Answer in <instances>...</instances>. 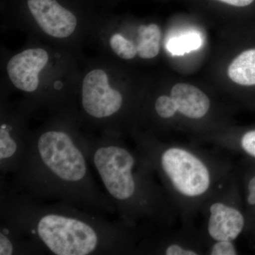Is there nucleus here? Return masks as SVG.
Listing matches in <instances>:
<instances>
[{"label": "nucleus", "mask_w": 255, "mask_h": 255, "mask_svg": "<svg viewBox=\"0 0 255 255\" xmlns=\"http://www.w3.org/2000/svg\"><path fill=\"white\" fill-rule=\"evenodd\" d=\"M0 220L28 238L39 255H115L132 251L123 221L65 203H47L1 185Z\"/></svg>", "instance_id": "1"}, {"label": "nucleus", "mask_w": 255, "mask_h": 255, "mask_svg": "<svg viewBox=\"0 0 255 255\" xmlns=\"http://www.w3.org/2000/svg\"><path fill=\"white\" fill-rule=\"evenodd\" d=\"M88 137L71 124L53 123L30 133L13 190L102 215L116 213L92 174Z\"/></svg>", "instance_id": "2"}, {"label": "nucleus", "mask_w": 255, "mask_h": 255, "mask_svg": "<svg viewBox=\"0 0 255 255\" xmlns=\"http://www.w3.org/2000/svg\"><path fill=\"white\" fill-rule=\"evenodd\" d=\"M90 162L105 187L119 219L133 227L139 220L157 219L161 196L152 176L150 164L119 140L105 133L88 138Z\"/></svg>", "instance_id": "3"}, {"label": "nucleus", "mask_w": 255, "mask_h": 255, "mask_svg": "<svg viewBox=\"0 0 255 255\" xmlns=\"http://www.w3.org/2000/svg\"><path fill=\"white\" fill-rule=\"evenodd\" d=\"M140 153L167 181L176 192L187 199L206 195L213 177L207 164L192 151L178 146L162 147L159 143L141 140Z\"/></svg>", "instance_id": "4"}, {"label": "nucleus", "mask_w": 255, "mask_h": 255, "mask_svg": "<svg viewBox=\"0 0 255 255\" xmlns=\"http://www.w3.org/2000/svg\"><path fill=\"white\" fill-rule=\"evenodd\" d=\"M123 94L110 85L105 70L97 68L85 75L82 84L81 107L87 118L97 124H110L123 110Z\"/></svg>", "instance_id": "5"}, {"label": "nucleus", "mask_w": 255, "mask_h": 255, "mask_svg": "<svg viewBox=\"0 0 255 255\" xmlns=\"http://www.w3.org/2000/svg\"><path fill=\"white\" fill-rule=\"evenodd\" d=\"M49 61V55L41 48H28L14 55L6 65L10 81L16 89L34 93L40 85V74Z\"/></svg>", "instance_id": "6"}, {"label": "nucleus", "mask_w": 255, "mask_h": 255, "mask_svg": "<svg viewBox=\"0 0 255 255\" xmlns=\"http://www.w3.org/2000/svg\"><path fill=\"white\" fill-rule=\"evenodd\" d=\"M27 6L38 26L48 36L62 39L76 30V16L57 0H27Z\"/></svg>", "instance_id": "7"}, {"label": "nucleus", "mask_w": 255, "mask_h": 255, "mask_svg": "<svg viewBox=\"0 0 255 255\" xmlns=\"http://www.w3.org/2000/svg\"><path fill=\"white\" fill-rule=\"evenodd\" d=\"M29 132L21 124L11 119H1L0 125V171L14 174L22 162Z\"/></svg>", "instance_id": "8"}, {"label": "nucleus", "mask_w": 255, "mask_h": 255, "mask_svg": "<svg viewBox=\"0 0 255 255\" xmlns=\"http://www.w3.org/2000/svg\"><path fill=\"white\" fill-rule=\"evenodd\" d=\"M244 227V216L237 208L219 201L210 206L207 231L214 241H236Z\"/></svg>", "instance_id": "9"}, {"label": "nucleus", "mask_w": 255, "mask_h": 255, "mask_svg": "<svg viewBox=\"0 0 255 255\" xmlns=\"http://www.w3.org/2000/svg\"><path fill=\"white\" fill-rule=\"evenodd\" d=\"M177 113L191 119L204 118L209 112L211 102L206 94L194 85L179 83L171 90Z\"/></svg>", "instance_id": "10"}, {"label": "nucleus", "mask_w": 255, "mask_h": 255, "mask_svg": "<svg viewBox=\"0 0 255 255\" xmlns=\"http://www.w3.org/2000/svg\"><path fill=\"white\" fill-rule=\"evenodd\" d=\"M39 255L28 238L9 225H0V255Z\"/></svg>", "instance_id": "11"}, {"label": "nucleus", "mask_w": 255, "mask_h": 255, "mask_svg": "<svg viewBox=\"0 0 255 255\" xmlns=\"http://www.w3.org/2000/svg\"><path fill=\"white\" fill-rule=\"evenodd\" d=\"M228 76L238 85H255V49L243 52L229 65Z\"/></svg>", "instance_id": "12"}, {"label": "nucleus", "mask_w": 255, "mask_h": 255, "mask_svg": "<svg viewBox=\"0 0 255 255\" xmlns=\"http://www.w3.org/2000/svg\"><path fill=\"white\" fill-rule=\"evenodd\" d=\"M161 30L155 23L141 25L138 28L137 55L143 59H150L159 54L160 50Z\"/></svg>", "instance_id": "13"}, {"label": "nucleus", "mask_w": 255, "mask_h": 255, "mask_svg": "<svg viewBox=\"0 0 255 255\" xmlns=\"http://www.w3.org/2000/svg\"><path fill=\"white\" fill-rule=\"evenodd\" d=\"M202 38L195 32L173 37L168 41L167 50L174 55H183L202 46Z\"/></svg>", "instance_id": "14"}, {"label": "nucleus", "mask_w": 255, "mask_h": 255, "mask_svg": "<svg viewBox=\"0 0 255 255\" xmlns=\"http://www.w3.org/2000/svg\"><path fill=\"white\" fill-rule=\"evenodd\" d=\"M111 49L124 60H131L137 54V46L120 33H114L110 39Z\"/></svg>", "instance_id": "15"}, {"label": "nucleus", "mask_w": 255, "mask_h": 255, "mask_svg": "<svg viewBox=\"0 0 255 255\" xmlns=\"http://www.w3.org/2000/svg\"><path fill=\"white\" fill-rule=\"evenodd\" d=\"M157 115L163 119L172 118L177 114L175 106L170 96L162 95L157 97L155 102Z\"/></svg>", "instance_id": "16"}, {"label": "nucleus", "mask_w": 255, "mask_h": 255, "mask_svg": "<svg viewBox=\"0 0 255 255\" xmlns=\"http://www.w3.org/2000/svg\"><path fill=\"white\" fill-rule=\"evenodd\" d=\"M209 255H238L237 249L233 241H215L211 247Z\"/></svg>", "instance_id": "17"}, {"label": "nucleus", "mask_w": 255, "mask_h": 255, "mask_svg": "<svg viewBox=\"0 0 255 255\" xmlns=\"http://www.w3.org/2000/svg\"><path fill=\"white\" fill-rule=\"evenodd\" d=\"M161 253L166 255H197L198 251L191 247L183 246L178 243H172L163 247L161 249Z\"/></svg>", "instance_id": "18"}, {"label": "nucleus", "mask_w": 255, "mask_h": 255, "mask_svg": "<svg viewBox=\"0 0 255 255\" xmlns=\"http://www.w3.org/2000/svg\"><path fill=\"white\" fill-rule=\"evenodd\" d=\"M241 146L245 152L255 158V130L247 132L243 135Z\"/></svg>", "instance_id": "19"}, {"label": "nucleus", "mask_w": 255, "mask_h": 255, "mask_svg": "<svg viewBox=\"0 0 255 255\" xmlns=\"http://www.w3.org/2000/svg\"><path fill=\"white\" fill-rule=\"evenodd\" d=\"M247 202L249 205H255V175L248 183Z\"/></svg>", "instance_id": "20"}, {"label": "nucleus", "mask_w": 255, "mask_h": 255, "mask_svg": "<svg viewBox=\"0 0 255 255\" xmlns=\"http://www.w3.org/2000/svg\"><path fill=\"white\" fill-rule=\"evenodd\" d=\"M217 1L232 5V6L241 7V6H246L251 4L255 0H217Z\"/></svg>", "instance_id": "21"}]
</instances>
